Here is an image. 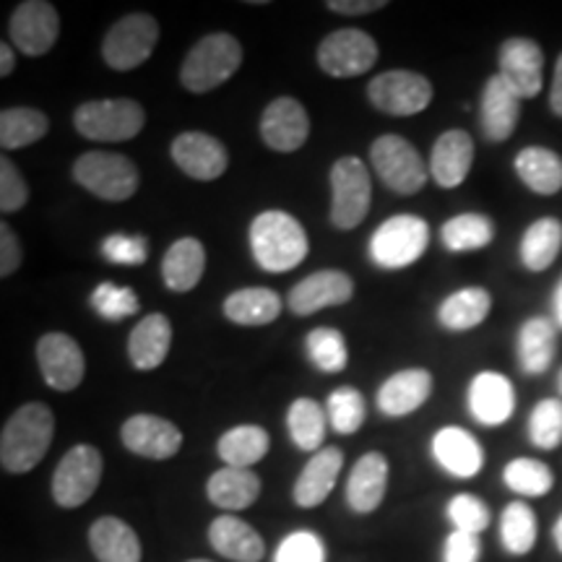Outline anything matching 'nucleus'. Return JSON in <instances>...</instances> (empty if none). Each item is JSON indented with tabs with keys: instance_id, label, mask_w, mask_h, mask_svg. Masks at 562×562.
<instances>
[{
	"instance_id": "f257e3e1",
	"label": "nucleus",
	"mask_w": 562,
	"mask_h": 562,
	"mask_svg": "<svg viewBox=\"0 0 562 562\" xmlns=\"http://www.w3.org/2000/svg\"><path fill=\"white\" fill-rule=\"evenodd\" d=\"M55 438V414L47 404L30 402L19 406L0 432V463L3 472L26 474L47 456Z\"/></svg>"
},
{
	"instance_id": "f03ea898",
	"label": "nucleus",
	"mask_w": 562,
	"mask_h": 562,
	"mask_svg": "<svg viewBox=\"0 0 562 562\" xmlns=\"http://www.w3.org/2000/svg\"><path fill=\"white\" fill-rule=\"evenodd\" d=\"M250 250L256 263L269 273L297 269L311 243L302 224L286 211H263L250 224Z\"/></svg>"
},
{
	"instance_id": "7ed1b4c3",
	"label": "nucleus",
	"mask_w": 562,
	"mask_h": 562,
	"mask_svg": "<svg viewBox=\"0 0 562 562\" xmlns=\"http://www.w3.org/2000/svg\"><path fill=\"white\" fill-rule=\"evenodd\" d=\"M243 66V47L227 32H211L191 47L180 66V83L193 94L220 89Z\"/></svg>"
},
{
	"instance_id": "20e7f679",
	"label": "nucleus",
	"mask_w": 562,
	"mask_h": 562,
	"mask_svg": "<svg viewBox=\"0 0 562 562\" xmlns=\"http://www.w3.org/2000/svg\"><path fill=\"white\" fill-rule=\"evenodd\" d=\"M74 180L83 191L112 203L128 201L140 186L138 167L115 151H83L74 165Z\"/></svg>"
},
{
	"instance_id": "39448f33",
	"label": "nucleus",
	"mask_w": 562,
	"mask_h": 562,
	"mask_svg": "<svg viewBox=\"0 0 562 562\" xmlns=\"http://www.w3.org/2000/svg\"><path fill=\"white\" fill-rule=\"evenodd\" d=\"M427 245H430L427 222L414 214H396L370 237V258L381 269H406L425 256Z\"/></svg>"
},
{
	"instance_id": "423d86ee",
	"label": "nucleus",
	"mask_w": 562,
	"mask_h": 562,
	"mask_svg": "<svg viewBox=\"0 0 562 562\" xmlns=\"http://www.w3.org/2000/svg\"><path fill=\"white\" fill-rule=\"evenodd\" d=\"M74 125L83 138L121 144L138 136L146 125V110L136 100H94L74 112Z\"/></svg>"
},
{
	"instance_id": "0eeeda50",
	"label": "nucleus",
	"mask_w": 562,
	"mask_h": 562,
	"mask_svg": "<svg viewBox=\"0 0 562 562\" xmlns=\"http://www.w3.org/2000/svg\"><path fill=\"white\" fill-rule=\"evenodd\" d=\"M370 161L383 186L398 195L417 193L427 182L425 159L414 149V144L398 133H385L372 140Z\"/></svg>"
},
{
	"instance_id": "6e6552de",
	"label": "nucleus",
	"mask_w": 562,
	"mask_h": 562,
	"mask_svg": "<svg viewBox=\"0 0 562 562\" xmlns=\"http://www.w3.org/2000/svg\"><path fill=\"white\" fill-rule=\"evenodd\" d=\"M331 224L336 229H355L370 214L372 182L360 157H341L331 167Z\"/></svg>"
},
{
	"instance_id": "1a4fd4ad",
	"label": "nucleus",
	"mask_w": 562,
	"mask_h": 562,
	"mask_svg": "<svg viewBox=\"0 0 562 562\" xmlns=\"http://www.w3.org/2000/svg\"><path fill=\"white\" fill-rule=\"evenodd\" d=\"M157 42L159 21L149 13H131L104 34L102 58L112 70H136L151 58Z\"/></svg>"
},
{
	"instance_id": "9d476101",
	"label": "nucleus",
	"mask_w": 562,
	"mask_h": 562,
	"mask_svg": "<svg viewBox=\"0 0 562 562\" xmlns=\"http://www.w3.org/2000/svg\"><path fill=\"white\" fill-rule=\"evenodd\" d=\"M432 83L417 70L393 68L378 74L368 83V100L372 108L393 117H412L432 104Z\"/></svg>"
},
{
	"instance_id": "9b49d317",
	"label": "nucleus",
	"mask_w": 562,
	"mask_h": 562,
	"mask_svg": "<svg viewBox=\"0 0 562 562\" xmlns=\"http://www.w3.org/2000/svg\"><path fill=\"white\" fill-rule=\"evenodd\" d=\"M102 472V453L94 446H89V442L74 446L63 456L53 474V501L60 508H81L100 487Z\"/></svg>"
},
{
	"instance_id": "f8f14e48",
	"label": "nucleus",
	"mask_w": 562,
	"mask_h": 562,
	"mask_svg": "<svg viewBox=\"0 0 562 562\" xmlns=\"http://www.w3.org/2000/svg\"><path fill=\"white\" fill-rule=\"evenodd\" d=\"M378 42L362 30H334L318 45V66L334 79H357L378 63Z\"/></svg>"
},
{
	"instance_id": "ddd939ff",
	"label": "nucleus",
	"mask_w": 562,
	"mask_h": 562,
	"mask_svg": "<svg viewBox=\"0 0 562 562\" xmlns=\"http://www.w3.org/2000/svg\"><path fill=\"white\" fill-rule=\"evenodd\" d=\"M13 45L30 58H42L53 50L60 34V16L47 0H24L13 9L9 19Z\"/></svg>"
},
{
	"instance_id": "4468645a",
	"label": "nucleus",
	"mask_w": 562,
	"mask_h": 562,
	"mask_svg": "<svg viewBox=\"0 0 562 562\" xmlns=\"http://www.w3.org/2000/svg\"><path fill=\"white\" fill-rule=\"evenodd\" d=\"M37 364L53 391H76L87 375V357L74 336L53 331L37 341Z\"/></svg>"
},
{
	"instance_id": "2eb2a0df",
	"label": "nucleus",
	"mask_w": 562,
	"mask_h": 562,
	"mask_svg": "<svg viewBox=\"0 0 562 562\" xmlns=\"http://www.w3.org/2000/svg\"><path fill=\"white\" fill-rule=\"evenodd\" d=\"M501 79L516 91L521 100H533L544 87V50L529 37H510L497 53Z\"/></svg>"
},
{
	"instance_id": "dca6fc26",
	"label": "nucleus",
	"mask_w": 562,
	"mask_h": 562,
	"mask_svg": "<svg viewBox=\"0 0 562 562\" xmlns=\"http://www.w3.org/2000/svg\"><path fill=\"white\" fill-rule=\"evenodd\" d=\"M121 440L131 453L140 459L167 461L182 448V432L175 422L157 414H133L123 422Z\"/></svg>"
},
{
	"instance_id": "f3484780",
	"label": "nucleus",
	"mask_w": 562,
	"mask_h": 562,
	"mask_svg": "<svg viewBox=\"0 0 562 562\" xmlns=\"http://www.w3.org/2000/svg\"><path fill=\"white\" fill-rule=\"evenodd\" d=\"M172 161L188 178L211 182L222 178L229 167V151L220 138L203 131H186L172 140Z\"/></svg>"
},
{
	"instance_id": "a211bd4d",
	"label": "nucleus",
	"mask_w": 562,
	"mask_h": 562,
	"mask_svg": "<svg viewBox=\"0 0 562 562\" xmlns=\"http://www.w3.org/2000/svg\"><path fill=\"white\" fill-rule=\"evenodd\" d=\"M311 136V115L294 97H279L269 102L261 115V138L273 151L292 154L302 149Z\"/></svg>"
},
{
	"instance_id": "6ab92c4d",
	"label": "nucleus",
	"mask_w": 562,
	"mask_h": 562,
	"mask_svg": "<svg viewBox=\"0 0 562 562\" xmlns=\"http://www.w3.org/2000/svg\"><path fill=\"white\" fill-rule=\"evenodd\" d=\"M351 294H355V281H351L349 273L323 269L294 284L290 297H286V305L294 315L307 318V315L318 313L323 307L344 305V302L351 300Z\"/></svg>"
},
{
	"instance_id": "aec40b11",
	"label": "nucleus",
	"mask_w": 562,
	"mask_h": 562,
	"mask_svg": "<svg viewBox=\"0 0 562 562\" xmlns=\"http://www.w3.org/2000/svg\"><path fill=\"white\" fill-rule=\"evenodd\" d=\"M469 412L484 427H501L516 412V389L503 372L484 370L469 383Z\"/></svg>"
},
{
	"instance_id": "412c9836",
	"label": "nucleus",
	"mask_w": 562,
	"mask_h": 562,
	"mask_svg": "<svg viewBox=\"0 0 562 562\" xmlns=\"http://www.w3.org/2000/svg\"><path fill=\"white\" fill-rule=\"evenodd\" d=\"M521 121V97L501 79V74L490 76L482 89L480 123L484 138L492 144H503L513 136Z\"/></svg>"
},
{
	"instance_id": "4be33fe9",
	"label": "nucleus",
	"mask_w": 562,
	"mask_h": 562,
	"mask_svg": "<svg viewBox=\"0 0 562 562\" xmlns=\"http://www.w3.org/2000/svg\"><path fill=\"white\" fill-rule=\"evenodd\" d=\"M474 165V138L467 131L440 133L430 154V175L440 188L451 191L469 178Z\"/></svg>"
},
{
	"instance_id": "5701e85b",
	"label": "nucleus",
	"mask_w": 562,
	"mask_h": 562,
	"mask_svg": "<svg viewBox=\"0 0 562 562\" xmlns=\"http://www.w3.org/2000/svg\"><path fill=\"white\" fill-rule=\"evenodd\" d=\"M435 461L456 480H474L484 467V451L480 440L463 427H440L432 438Z\"/></svg>"
},
{
	"instance_id": "b1692460",
	"label": "nucleus",
	"mask_w": 562,
	"mask_h": 562,
	"mask_svg": "<svg viewBox=\"0 0 562 562\" xmlns=\"http://www.w3.org/2000/svg\"><path fill=\"white\" fill-rule=\"evenodd\" d=\"M432 396V372L425 368H409L393 372L378 391V409L385 417H406L419 409Z\"/></svg>"
},
{
	"instance_id": "393cba45",
	"label": "nucleus",
	"mask_w": 562,
	"mask_h": 562,
	"mask_svg": "<svg viewBox=\"0 0 562 562\" xmlns=\"http://www.w3.org/2000/svg\"><path fill=\"white\" fill-rule=\"evenodd\" d=\"M344 467V453L336 446L323 448V451L313 453V459L305 463L297 482H294V503L300 508H318L328 501L336 482H339Z\"/></svg>"
},
{
	"instance_id": "a878e982",
	"label": "nucleus",
	"mask_w": 562,
	"mask_h": 562,
	"mask_svg": "<svg viewBox=\"0 0 562 562\" xmlns=\"http://www.w3.org/2000/svg\"><path fill=\"white\" fill-rule=\"evenodd\" d=\"M389 490V459L383 453L370 451L351 469L347 482V503L360 516L378 510Z\"/></svg>"
},
{
	"instance_id": "bb28decb",
	"label": "nucleus",
	"mask_w": 562,
	"mask_h": 562,
	"mask_svg": "<svg viewBox=\"0 0 562 562\" xmlns=\"http://www.w3.org/2000/svg\"><path fill=\"white\" fill-rule=\"evenodd\" d=\"M209 542L222 558L232 562H261L266 554L261 533L243 518L232 516V513H224V516L211 521Z\"/></svg>"
},
{
	"instance_id": "cd10ccee",
	"label": "nucleus",
	"mask_w": 562,
	"mask_h": 562,
	"mask_svg": "<svg viewBox=\"0 0 562 562\" xmlns=\"http://www.w3.org/2000/svg\"><path fill=\"white\" fill-rule=\"evenodd\" d=\"M172 347V323L167 315L151 313L140 318L128 336V357L136 370H157Z\"/></svg>"
},
{
	"instance_id": "c85d7f7f",
	"label": "nucleus",
	"mask_w": 562,
	"mask_h": 562,
	"mask_svg": "<svg viewBox=\"0 0 562 562\" xmlns=\"http://www.w3.org/2000/svg\"><path fill=\"white\" fill-rule=\"evenodd\" d=\"M89 547L100 562H140L144 558L138 533L115 516H102L91 524Z\"/></svg>"
},
{
	"instance_id": "c756f323",
	"label": "nucleus",
	"mask_w": 562,
	"mask_h": 562,
	"mask_svg": "<svg viewBox=\"0 0 562 562\" xmlns=\"http://www.w3.org/2000/svg\"><path fill=\"white\" fill-rule=\"evenodd\" d=\"M206 271V248L195 237H180L161 258V279L167 290L191 292Z\"/></svg>"
},
{
	"instance_id": "7c9ffc66",
	"label": "nucleus",
	"mask_w": 562,
	"mask_h": 562,
	"mask_svg": "<svg viewBox=\"0 0 562 562\" xmlns=\"http://www.w3.org/2000/svg\"><path fill=\"white\" fill-rule=\"evenodd\" d=\"M516 351L526 375H542L558 357V323L542 318V315L524 321L516 339Z\"/></svg>"
},
{
	"instance_id": "2f4dec72",
	"label": "nucleus",
	"mask_w": 562,
	"mask_h": 562,
	"mask_svg": "<svg viewBox=\"0 0 562 562\" xmlns=\"http://www.w3.org/2000/svg\"><path fill=\"white\" fill-rule=\"evenodd\" d=\"M209 501L222 510H245L261 495V480L250 469L224 467L206 482Z\"/></svg>"
},
{
	"instance_id": "473e14b6",
	"label": "nucleus",
	"mask_w": 562,
	"mask_h": 562,
	"mask_svg": "<svg viewBox=\"0 0 562 562\" xmlns=\"http://www.w3.org/2000/svg\"><path fill=\"white\" fill-rule=\"evenodd\" d=\"M222 311L235 326H269L281 315V297L269 286H245L224 300Z\"/></svg>"
},
{
	"instance_id": "72a5a7b5",
	"label": "nucleus",
	"mask_w": 562,
	"mask_h": 562,
	"mask_svg": "<svg viewBox=\"0 0 562 562\" xmlns=\"http://www.w3.org/2000/svg\"><path fill=\"white\" fill-rule=\"evenodd\" d=\"M516 172L531 193L554 195L562 191V157L544 146H526L516 154Z\"/></svg>"
},
{
	"instance_id": "f704fd0d",
	"label": "nucleus",
	"mask_w": 562,
	"mask_h": 562,
	"mask_svg": "<svg viewBox=\"0 0 562 562\" xmlns=\"http://www.w3.org/2000/svg\"><path fill=\"white\" fill-rule=\"evenodd\" d=\"M492 311V294L484 286H463L448 294L438 307V321L448 331H472Z\"/></svg>"
},
{
	"instance_id": "c9c22d12",
	"label": "nucleus",
	"mask_w": 562,
	"mask_h": 562,
	"mask_svg": "<svg viewBox=\"0 0 562 562\" xmlns=\"http://www.w3.org/2000/svg\"><path fill=\"white\" fill-rule=\"evenodd\" d=\"M271 438L263 427L258 425H237L229 427L216 442V453L227 467L235 469H250L258 461H263L269 456Z\"/></svg>"
},
{
	"instance_id": "e433bc0d",
	"label": "nucleus",
	"mask_w": 562,
	"mask_h": 562,
	"mask_svg": "<svg viewBox=\"0 0 562 562\" xmlns=\"http://www.w3.org/2000/svg\"><path fill=\"white\" fill-rule=\"evenodd\" d=\"M562 250V222L554 216H542L524 232L521 263L529 271H547L558 261Z\"/></svg>"
},
{
	"instance_id": "4c0bfd02",
	"label": "nucleus",
	"mask_w": 562,
	"mask_h": 562,
	"mask_svg": "<svg viewBox=\"0 0 562 562\" xmlns=\"http://www.w3.org/2000/svg\"><path fill=\"white\" fill-rule=\"evenodd\" d=\"M47 115L37 108H9L0 112V146L5 151L26 149L47 136Z\"/></svg>"
},
{
	"instance_id": "58836bf2",
	"label": "nucleus",
	"mask_w": 562,
	"mask_h": 562,
	"mask_svg": "<svg viewBox=\"0 0 562 562\" xmlns=\"http://www.w3.org/2000/svg\"><path fill=\"white\" fill-rule=\"evenodd\" d=\"M326 427L328 414L313 398H297L286 412V430H290V438L300 451H323Z\"/></svg>"
},
{
	"instance_id": "ea45409f",
	"label": "nucleus",
	"mask_w": 562,
	"mask_h": 562,
	"mask_svg": "<svg viewBox=\"0 0 562 562\" xmlns=\"http://www.w3.org/2000/svg\"><path fill=\"white\" fill-rule=\"evenodd\" d=\"M539 537V521L537 513H533L524 501H513L505 505L503 518H501V542L505 552L513 558H524L533 550Z\"/></svg>"
},
{
	"instance_id": "a19ab883",
	"label": "nucleus",
	"mask_w": 562,
	"mask_h": 562,
	"mask_svg": "<svg viewBox=\"0 0 562 562\" xmlns=\"http://www.w3.org/2000/svg\"><path fill=\"white\" fill-rule=\"evenodd\" d=\"M440 237L451 252L482 250L495 240V222L484 214H459L442 224Z\"/></svg>"
},
{
	"instance_id": "79ce46f5",
	"label": "nucleus",
	"mask_w": 562,
	"mask_h": 562,
	"mask_svg": "<svg viewBox=\"0 0 562 562\" xmlns=\"http://www.w3.org/2000/svg\"><path fill=\"white\" fill-rule=\"evenodd\" d=\"M503 482L521 497H544L554 487V474L544 461L521 456L503 469Z\"/></svg>"
},
{
	"instance_id": "37998d69",
	"label": "nucleus",
	"mask_w": 562,
	"mask_h": 562,
	"mask_svg": "<svg viewBox=\"0 0 562 562\" xmlns=\"http://www.w3.org/2000/svg\"><path fill=\"white\" fill-rule=\"evenodd\" d=\"M305 351L311 357V362L323 372H341L349 362V349L347 339L336 328H313L305 336Z\"/></svg>"
},
{
	"instance_id": "c03bdc74",
	"label": "nucleus",
	"mask_w": 562,
	"mask_h": 562,
	"mask_svg": "<svg viewBox=\"0 0 562 562\" xmlns=\"http://www.w3.org/2000/svg\"><path fill=\"white\" fill-rule=\"evenodd\" d=\"M326 414L331 427L339 435H355L362 427L368 409H364L362 393L351 385H341L336 389L326 402Z\"/></svg>"
},
{
	"instance_id": "a18cd8bd",
	"label": "nucleus",
	"mask_w": 562,
	"mask_h": 562,
	"mask_svg": "<svg viewBox=\"0 0 562 562\" xmlns=\"http://www.w3.org/2000/svg\"><path fill=\"white\" fill-rule=\"evenodd\" d=\"M529 440L542 451H554L562 446V402L542 398L529 414Z\"/></svg>"
},
{
	"instance_id": "49530a36",
	"label": "nucleus",
	"mask_w": 562,
	"mask_h": 562,
	"mask_svg": "<svg viewBox=\"0 0 562 562\" xmlns=\"http://www.w3.org/2000/svg\"><path fill=\"white\" fill-rule=\"evenodd\" d=\"M91 307L104 321H123L138 313L140 302L138 294L128 286H117L115 281H102L94 292H91Z\"/></svg>"
},
{
	"instance_id": "de8ad7c7",
	"label": "nucleus",
	"mask_w": 562,
	"mask_h": 562,
	"mask_svg": "<svg viewBox=\"0 0 562 562\" xmlns=\"http://www.w3.org/2000/svg\"><path fill=\"white\" fill-rule=\"evenodd\" d=\"M446 513H448V518H451L453 531L476 533V537H480V533L487 529L492 521L487 503L480 501L476 495H467V492H463V495L451 497Z\"/></svg>"
},
{
	"instance_id": "09e8293b",
	"label": "nucleus",
	"mask_w": 562,
	"mask_h": 562,
	"mask_svg": "<svg viewBox=\"0 0 562 562\" xmlns=\"http://www.w3.org/2000/svg\"><path fill=\"white\" fill-rule=\"evenodd\" d=\"M273 562H326V544L313 531H292L281 539Z\"/></svg>"
},
{
	"instance_id": "8fccbe9b",
	"label": "nucleus",
	"mask_w": 562,
	"mask_h": 562,
	"mask_svg": "<svg viewBox=\"0 0 562 562\" xmlns=\"http://www.w3.org/2000/svg\"><path fill=\"white\" fill-rule=\"evenodd\" d=\"M30 201V186H26L24 175L11 157L0 159V211L3 214H16Z\"/></svg>"
},
{
	"instance_id": "3c124183",
	"label": "nucleus",
	"mask_w": 562,
	"mask_h": 562,
	"mask_svg": "<svg viewBox=\"0 0 562 562\" xmlns=\"http://www.w3.org/2000/svg\"><path fill=\"white\" fill-rule=\"evenodd\" d=\"M102 256L108 258L110 263L144 266L146 258H149V243L138 235H110L108 240L102 243Z\"/></svg>"
},
{
	"instance_id": "603ef678",
	"label": "nucleus",
	"mask_w": 562,
	"mask_h": 562,
	"mask_svg": "<svg viewBox=\"0 0 562 562\" xmlns=\"http://www.w3.org/2000/svg\"><path fill=\"white\" fill-rule=\"evenodd\" d=\"M482 542L476 533L451 531L442 544V562H480Z\"/></svg>"
},
{
	"instance_id": "864d4df0",
	"label": "nucleus",
	"mask_w": 562,
	"mask_h": 562,
	"mask_svg": "<svg viewBox=\"0 0 562 562\" xmlns=\"http://www.w3.org/2000/svg\"><path fill=\"white\" fill-rule=\"evenodd\" d=\"M21 261H24V250H21L16 232L3 222L0 224V277L9 279Z\"/></svg>"
},
{
	"instance_id": "5fc2aeb1",
	"label": "nucleus",
	"mask_w": 562,
	"mask_h": 562,
	"mask_svg": "<svg viewBox=\"0 0 562 562\" xmlns=\"http://www.w3.org/2000/svg\"><path fill=\"white\" fill-rule=\"evenodd\" d=\"M326 9L344 13V16H362V13L385 9V0H328Z\"/></svg>"
},
{
	"instance_id": "6e6d98bb",
	"label": "nucleus",
	"mask_w": 562,
	"mask_h": 562,
	"mask_svg": "<svg viewBox=\"0 0 562 562\" xmlns=\"http://www.w3.org/2000/svg\"><path fill=\"white\" fill-rule=\"evenodd\" d=\"M550 110L558 117H562V53L558 58V66H554V79L550 87Z\"/></svg>"
},
{
	"instance_id": "4d7b16f0",
	"label": "nucleus",
	"mask_w": 562,
	"mask_h": 562,
	"mask_svg": "<svg viewBox=\"0 0 562 562\" xmlns=\"http://www.w3.org/2000/svg\"><path fill=\"white\" fill-rule=\"evenodd\" d=\"M16 68V53L11 50L9 42L0 45V76H11V70Z\"/></svg>"
},
{
	"instance_id": "13d9d810",
	"label": "nucleus",
	"mask_w": 562,
	"mask_h": 562,
	"mask_svg": "<svg viewBox=\"0 0 562 562\" xmlns=\"http://www.w3.org/2000/svg\"><path fill=\"white\" fill-rule=\"evenodd\" d=\"M552 311H554V323L562 328V279L558 281V286H554L552 292Z\"/></svg>"
},
{
	"instance_id": "bf43d9fd",
	"label": "nucleus",
	"mask_w": 562,
	"mask_h": 562,
	"mask_svg": "<svg viewBox=\"0 0 562 562\" xmlns=\"http://www.w3.org/2000/svg\"><path fill=\"white\" fill-rule=\"evenodd\" d=\"M552 542H554V547H558L560 554H562V513H560V518L552 526Z\"/></svg>"
},
{
	"instance_id": "052dcab7",
	"label": "nucleus",
	"mask_w": 562,
	"mask_h": 562,
	"mask_svg": "<svg viewBox=\"0 0 562 562\" xmlns=\"http://www.w3.org/2000/svg\"><path fill=\"white\" fill-rule=\"evenodd\" d=\"M558 385H560V393H562V370H560V378H558Z\"/></svg>"
},
{
	"instance_id": "680f3d73",
	"label": "nucleus",
	"mask_w": 562,
	"mask_h": 562,
	"mask_svg": "<svg viewBox=\"0 0 562 562\" xmlns=\"http://www.w3.org/2000/svg\"><path fill=\"white\" fill-rule=\"evenodd\" d=\"M188 562H211V560H188Z\"/></svg>"
}]
</instances>
